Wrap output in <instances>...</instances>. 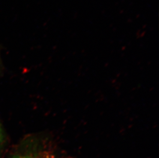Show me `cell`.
I'll list each match as a JSON object with an SVG mask.
<instances>
[{
	"label": "cell",
	"mask_w": 159,
	"mask_h": 158,
	"mask_svg": "<svg viewBox=\"0 0 159 158\" xmlns=\"http://www.w3.org/2000/svg\"><path fill=\"white\" fill-rule=\"evenodd\" d=\"M11 158H55L51 153L45 151L29 150L18 152Z\"/></svg>",
	"instance_id": "6da1fadb"
},
{
	"label": "cell",
	"mask_w": 159,
	"mask_h": 158,
	"mask_svg": "<svg viewBox=\"0 0 159 158\" xmlns=\"http://www.w3.org/2000/svg\"><path fill=\"white\" fill-rule=\"evenodd\" d=\"M0 139H1V134H0Z\"/></svg>",
	"instance_id": "7a4b0ae2"
}]
</instances>
